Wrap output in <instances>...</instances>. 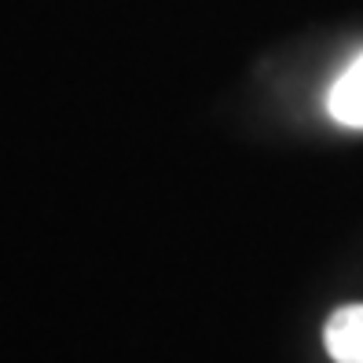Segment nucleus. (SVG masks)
Instances as JSON below:
<instances>
[{"instance_id": "nucleus-1", "label": "nucleus", "mask_w": 363, "mask_h": 363, "mask_svg": "<svg viewBox=\"0 0 363 363\" xmlns=\"http://www.w3.org/2000/svg\"><path fill=\"white\" fill-rule=\"evenodd\" d=\"M323 345L334 363H363V305H345L327 319Z\"/></svg>"}, {"instance_id": "nucleus-2", "label": "nucleus", "mask_w": 363, "mask_h": 363, "mask_svg": "<svg viewBox=\"0 0 363 363\" xmlns=\"http://www.w3.org/2000/svg\"><path fill=\"white\" fill-rule=\"evenodd\" d=\"M327 111L345 129H363V55L349 62V70L334 81L327 96Z\"/></svg>"}]
</instances>
